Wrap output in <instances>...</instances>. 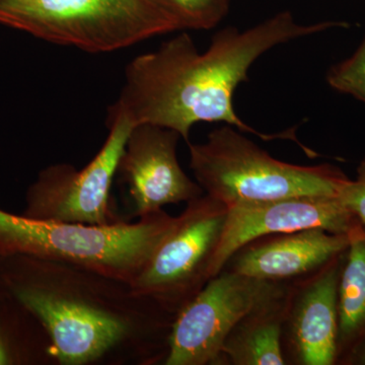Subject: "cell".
<instances>
[{"mask_svg": "<svg viewBox=\"0 0 365 365\" xmlns=\"http://www.w3.org/2000/svg\"><path fill=\"white\" fill-rule=\"evenodd\" d=\"M327 81L334 90L351 96L365 105V37L349 58L329 71Z\"/></svg>", "mask_w": 365, "mask_h": 365, "instance_id": "obj_16", "label": "cell"}, {"mask_svg": "<svg viewBox=\"0 0 365 365\" xmlns=\"http://www.w3.org/2000/svg\"><path fill=\"white\" fill-rule=\"evenodd\" d=\"M19 353L11 343L9 334L0 324V365L16 364Z\"/></svg>", "mask_w": 365, "mask_h": 365, "instance_id": "obj_18", "label": "cell"}, {"mask_svg": "<svg viewBox=\"0 0 365 365\" xmlns=\"http://www.w3.org/2000/svg\"><path fill=\"white\" fill-rule=\"evenodd\" d=\"M176 222L163 209L110 225L43 222L0 210V252L71 262L131 285Z\"/></svg>", "mask_w": 365, "mask_h": 365, "instance_id": "obj_3", "label": "cell"}, {"mask_svg": "<svg viewBox=\"0 0 365 365\" xmlns=\"http://www.w3.org/2000/svg\"><path fill=\"white\" fill-rule=\"evenodd\" d=\"M292 287L255 307L228 334L222 361L234 365L287 364L283 331L289 307Z\"/></svg>", "mask_w": 365, "mask_h": 365, "instance_id": "obj_13", "label": "cell"}, {"mask_svg": "<svg viewBox=\"0 0 365 365\" xmlns=\"http://www.w3.org/2000/svg\"><path fill=\"white\" fill-rule=\"evenodd\" d=\"M346 364H364L365 365V338L360 343L359 347L352 353L350 359Z\"/></svg>", "mask_w": 365, "mask_h": 365, "instance_id": "obj_19", "label": "cell"}, {"mask_svg": "<svg viewBox=\"0 0 365 365\" xmlns=\"http://www.w3.org/2000/svg\"><path fill=\"white\" fill-rule=\"evenodd\" d=\"M134 125L110 109L109 134L83 169L55 163L40 173L29 189L26 218L51 223L110 225L121 222L113 206L111 188L118 163Z\"/></svg>", "mask_w": 365, "mask_h": 365, "instance_id": "obj_7", "label": "cell"}, {"mask_svg": "<svg viewBox=\"0 0 365 365\" xmlns=\"http://www.w3.org/2000/svg\"><path fill=\"white\" fill-rule=\"evenodd\" d=\"M349 242L350 234H333L322 228L267 235L235 252L223 269L284 282L319 270L345 252Z\"/></svg>", "mask_w": 365, "mask_h": 365, "instance_id": "obj_12", "label": "cell"}, {"mask_svg": "<svg viewBox=\"0 0 365 365\" xmlns=\"http://www.w3.org/2000/svg\"><path fill=\"white\" fill-rule=\"evenodd\" d=\"M287 287L223 269L175 317L163 364H222L223 344L235 326Z\"/></svg>", "mask_w": 365, "mask_h": 365, "instance_id": "obj_8", "label": "cell"}, {"mask_svg": "<svg viewBox=\"0 0 365 365\" xmlns=\"http://www.w3.org/2000/svg\"><path fill=\"white\" fill-rule=\"evenodd\" d=\"M0 24L91 53L179 30L151 0H0Z\"/></svg>", "mask_w": 365, "mask_h": 365, "instance_id": "obj_5", "label": "cell"}, {"mask_svg": "<svg viewBox=\"0 0 365 365\" xmlns=\"http://www.w3.org/2000/svg\"><path fill=\"white\" fill-rule=\"evenodd\" d=\"M227 216V206L206 194L187 203L131 283L134 292L176 317L211 279V263Z\"/></svg>", "mask_w": 365, "mask_h": 365, "instance_id": "obj_6", "label": "cell"}, {"mask_svg": "<svg viewBox=\"0 0 365 365\" xmlns=\"http://www.w3.org/2000/svg\"><path fill=\"white\" fill-rule=\"evenodd\" d=\"M338 198L365 228V158L357 168L356 179L346 182Z\"/></svg>", "mask_w": 365, "mask_h": 365, "instance_id": "obj_17", "label": "cell"}, {"mask_svg": "<svg viewBox=\"0 0 365 365\" xmlns=\"http://www.w3.org/2000/svg\"><path fill=\"white\" fill-rule=\"evenodd\" d=\"M345 26L337 21L302 25L290 11H281L245 31L235 26L222 29L203 53L189 35L181 34L155 51L132 60L125 71L119 98L111 108L134 126L165 127L188 143L194 125L222 122L264 141H294L309 158H317L319 153L297 138V127L265 133L242 121L235 111L234 93L248 79L256 60L275 46Z\"/></svg>", "mask_w": 365, "mask_h": 365, "instance_id": "obj_1", "label": "cell"}, {"mask_svg": "<svg viewBox=\"0 0 365 365\" xmlns=\"http://www.w3.org/2000/svg\"><path fill=\"white\" fill-rule=\"evenodd\" d=\"M190 168L204 194L227 206L295 196H339L349 181L332 165L281 162L234 126L216 128L205 143H189Z\"/></svg>", "mask_w": 365, "mask_h": 365, "instance_id": "obj_4", "label": "cell"}, {"mask_svg": "<svg viewBox=\"0 0 365 365\" xmlns=\"http://www.w3.org/2000/svg\"><path fill=\"white\" fill-rule=\"evenodd\" d=\"M337 364H347L365 338V228H355L345 252L338 284Z\"/></svg>", "mask_w": 365, "mask_h": 365, "instance_id": "obj_14", "label": "cell"}, {"mask_svg": "<svg viewBox=\"0 0 365 365\" xmlns=\"http://www.w3.org/2000/svg\"><path fill=\"white\" fill-rule=\"evenodd\" d=\"M1 254L11 264L2 290L39 319L57 364H163L175 317L129 283L71 262Z\"/></svg>", "mask_w": 365, "mask_h": 365, "instance_id": "obj_2", "label": "cell"}, {"mask_svg": "<svg viewBox=\"0 0 365 365\" xmlns=\"http://www.w3.org/2000/svg\"><path fill=\"white\" fill-rule=\"evenodd\" d=\"M345 252L292 287L284 331L294 364H337L338 284Z\"/></svg>", "mask_w": 365, "mask_h": 365, "instance_id": "obj_11", "label": "cell"}, {"mask_svg": "<svg viewBox=\"0 0 365 365\" xmlns=\"http://www.w3.org/2000/svg\"><path fill=\"white\" fill-rule=\"evenodd\" d=\"M179 30H210L225 19L230 0H151Z\"/></svg>", "mask_w": 365, "mask_h": 365, "instance_id": "obj_15", "label": "cell"}, {"mask_svg": "<svg viewBox=\"0 0 365 365\" xmlns=\"http://www.w3.org/2000/svg\"><path fill=\"white\" fill-rule=\"evenodd\" d=\"M180 139L177 131L158 125L138 124L131 129L117 175L126 185L135 217L204 195L200 185L182 170L178 160Z\"/></svg>", "mask_w": 365, "mask_h": 365, "instance_id": "obj_10", "label": "cell"}, {"mask_svg": "<svg viewBox=\"0 0 365 365\" xmlns=\"http://www.w3.org/2000/svg\"><path fill=\"white\" fill-rule=\"evenodd\" d=\"M361 225L338 197L295 196L227 206L222 239L210 267V278L222 272L235 252L267 235L322 228L351 234Z\"/></svg>", "mask_w": 365, "mask_h": 365, "instance_id": "obj_9", "label": "cell"}]
</instances>
